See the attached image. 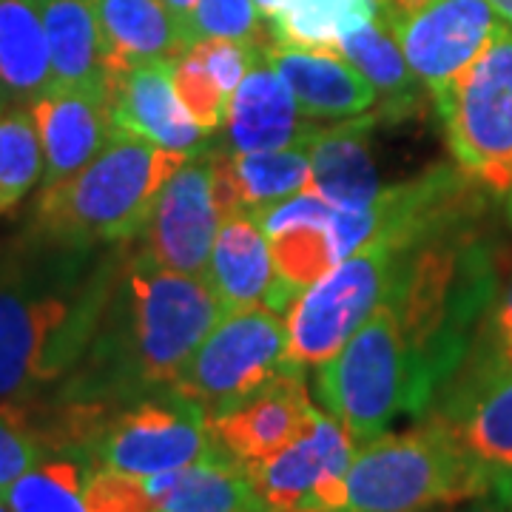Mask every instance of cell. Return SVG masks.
Returning <instances> with one entry per match:
<instances>
[{
    "label": "cell",
    "mask_w": 512,
    "mask_h": 512,
    "mask_svg": "<svg viewBox=\"0 0 512 512\" xmlns=\"http://www.w3.org/2000/svg\"><path fill=\"white\" fill-rule=\"evenodd\" d=\"M356 441L336 416L316 407L308 430L274 458L248 467L254 490L271 512L293 507L348 510L350 461Z\"/></svg>",
    "instance_id": "11"
},
{
    "label": "cell",
    "mask_w": 512,
    "mask_h": 512,
    "mask_svg": "<svg viewBox=\"0 0 512 512\" xmlns=\"http://www.w3.org/2000/svg\"><path fill=\"white\" fill-rule=\"evenodd\" d=\"M194 52L200 55L205 72L214 77V83L228 97L237 92V86L245 80V74L265 57L254 46H245V43H237V40H222V37H208V40L194 43Z\"/></svg>",
    "instance_id": "36"
},
{
    "label": "cell",
    "mask_w": 512,
    "mask_h": 512,
    "mask_svg": "<svg viewBox=\"0 0 512 512\" xmlns=\"http://www.w3.org/2000/svg\"><path fill=\"white\" fill-rule=\"evenodd\" d=\"M379 114L322 128L311 146V185L336 208H365L379 197V171L370 154V128Z\"/></svg>",
    "instance_id": "20"
},
{
    "label": "cell",
    "mask_w": 512,
    "mask_h": 512,
    "mask_svg": "<svg viewBox=\"0 0 512 512\" xmlns=\"http://www.w3.org/2000/svg\"><path fill=\"white\" fill-rule=\"evenodd\" d=\"M376 3H379V18L384 23H393V20L419 12L421 6H427L430 0H376Z\"/></svg>",
    "instance_id": "38"
},
{
    "label": "cell",
    "mask_w": 512,
    "mask_h": 512,
    "mask_svg": "<svg viewBox=\"0 0 512 512\" xmlns=\"http://www.w3.org/2000/svg\"><path fill=\"white\" fill-rule=\"evenodd\" d=\"M285 512H353V510H316V507H293Z\"/></svg>",
    "instance_id": "43"
},
{
    "label": "cell",
    "mask_w": 512,
    "mask_h": 512,
    "mask_svg": "<svg viewBox=\"0 0 512 512\" xmlns=\"http://www.w3.org/2000/svg\"><path fill=\"white\" fill-rule=\"evenodd\" d=\"M160 512H271L254 490L248 467L222 447L185 467Z\"/></svg>",
    "instance_id": "25"
},
{
    "label": "cell",
    "mask_w": 512,
    "mask_h": 512,
    "mask_svg": "<svg viewBox=\"0 0 512 512\" xmlns=\"http://www.w3.org/2000/svg\"><path fill=\"white\" fill-rule=\"evenodd\" d=\"M126 245L72 248L32 231L0 245V404L32 402L83 359Z\"/></svg>",
    "instance_id": "1"
},
{
    "label": "cell",
    "mask_w": 512,
    "mask_h": 512,
    "mask_svg": "<svg viewBox=\"0 0 512 512\" xmlns=\"http://www.w3.org/2000/svg\"><path fill=\"white\" fill-rule=\"evenodd\" d=\"M490 6L495 9V15L504 20L507 26L512 29V0H487Z\"/></svg>",
    "instance_id": "41"
},
{
    "label": "cell",
    "mask_w": 512,
    "mask_h": 512,
    "mask_svg": "<svg viewBox=\"0 0 512 512\" xmlns=\"http://www.w3.org/2000/svg\"><path fill=\"white\" fill-rule=\"evenodd\" d=\"M49 57L52 86L109 89V66L97 20V0H37Z\"/></svg>",
    "instance_id": "23"
},
{
    "label": "cell",
    "mask_w": 512,
    "mask_h": 512,
    "mask_svg": "<svg viewBox=\"0 0 512 512\" xmlns=\"http://www.w3.org/2000/svg\"><path fill=\"white\" fill-rule=\"evenodd\" d=\"M356 72L382 97L379 120H402L410 111H416L421 100V83L413 69L407 66L402 49L396 43L393 32L387 29L382 18L370 20L367 26L350 32L339 52Z\"/></svg>",
    "instance_id": "24"
},
{
    "label": "cell",
    "mask_w": 512,
    "mask_h": 512,
    "mask_svg": "<svg viewBox=\"0 0 512 512\" xmlns=\"http://www.w3.org/2000/svg\"><path fill=\"white\" fill-rule=\"evenodd\" d=\"M49 450L37 436L29 404H0V495L9 484H15L23 473H29L40 461H46Z\"/></svg>",
    "instance_id": "32"
},
{
    "label": "cell",
    "mask_w": 512,
    "mask_h": 512,
    "mask_svg": "<svg viewBox=\"0 0 512 512\" xmlns=\"http://www.w3.org/2000/svg\"><path fill=\"white\" fill-rule=\"evenodd\" d=\"M322 128L316 123H302L299 106L293 100L288 83L262 57L237 92L228 100L225 114V148L231 154L274 151V148L313 143Z\"/></svg>",
    "instance_id": "17"
},
{
    "label": "cell",
    "mask_w": 512,
    "mask_h": 512,
    "mask_svg": "<svg viewBox=\"0 0 512 512\" xmlns=\"http://www.w3.org/2000/svg\"><path fill=\"white\" fill-rule=\"evenodd\" d=\"M202 279L217 293L225 313L254 305L288 313L293 299L299 296L279 279L268 237L245 211H234L220 222Z\"/></svg>",
    "instance_id": "16"
},
{
    "label": "cell",
    "mask_w": 512,
    "mask_h": 512,
    "mask_svg": "<svg viewBox=\"0 0 512 512\" xmlns=\"http://www.w3.org/2000/svg\"><path fill=\"white\" fill-rule=\"evenodd\" d=\"M109 77L148 60H174L188 49L180 18L165 0H97Z\"/></svg>",
    "instance_id": "21"
},
{
    "label": "cell",
    "mask_w": 512,
    "mask_h": 512,
    "mask_svg": "<svg viewBox=\"0 0 512 512\" xmlns=\"http://www.w3.org/2000/svg\"><path fill=\"white\" fill-rule=\"evenodd\" d=\"M265 60L288 83L299 114L308 120H350L379 103L376 89L336 52H313L274 43Z\"/></svg>",
    "instance_id": "18"
},
{
    "label": "cell",
    "mask_w": 512,
    "mask_h": 512,
    "mask_svg": "<svg viewBox=\"0 0 512 512\" xmlns=\"http://www.w3.org/2000/svg\"><path fill=\"white\" fill-rule=\"evenodd\" d=\"M225 217L228 202L217 174V154L214 148L197 151L160 188L137 251L157 265L202 279Z\"/></svg>",
    "instance_id": "10"
},
{
    "label": "cell",
    "mask_w": 512,
    "mask_h": 512,
    "mask_svg": "<svg viewBox=\"0 0 512 512\" xmlns=\"http://www.w3.org/2000/svg\"><path fill=\"white\" fill-rule=\"evenodd\" d=\"M89 473L92 467L77 458H49L9 484L3 498L12 512H86Z\"/></svg>",
    "instance_id": "28"
},
{
    "label": "cell",
    "mask_w": 512,
    "mask_h": 512,
    "mask_svg": "<svg viewBox=\"0 0 512 512\" xmlns=\"http://www.w3.org/2000/svg\"><path fill=\"white\" fill-rule=\"evenodd\" d=\"M86 512H160L163 498L148 476L94 467L83 490Z\"/></svg>",
    "instance_id": "33"
},
{
    "label": "cell",
    "mask_w": 512,
    "mask_h": 512,
    "mask_svg": "<svg viewBox=\"0 0 512 512\" xmlns=\"http://www.w3.org/2000/svg\"><path fill=\"white\" fill-rule=\"evenodd\" d=\"M504 26L487 0H430L387 23L407 66L430 94L447 89Z\"/></svg>",
    "instance_id": "12"
},
{
    "label": "cell",
    "mask_w": 512,
    "mask_h": 512,
    "mask_svg": "<svg viewBox=\"0 0 512 512\" xmlns=\"http://www.w3.org/2000/svg\"><path fill=\"white\" fill-rule=\"evenodd\" d=\"M291 365L288 325L265 305L228 311L180 367L174 390L205 407L208 419L248 402Z\"/></svg>",
    "instance_id": "8"
},
{
    "label": "cell",
    "mask_w": 512,
    "mask_h": 512,
    "mask_svg": "<svg viewBox=\"0 0 512 512\" xmlns=\"http://www.w3.org/2000/svg\"><path fill=\"white\" fill-rule=\"evenodd\" d=\"M268 245H271L276 274L296 293L311 288L319 276H325L336 265L328 228H313V225L293 228L268 239Z\"/></svg>",
    "instance_id": "31"
},
{
    "label": "cell",
    "mask_w": 512,
    "mask_h": 512,
    "mask_svg": "<svg viewBox=\"0 0 512 512\" xmlns=\"http://www.w3.org/2000/svg\"><path fill=\"white\" fill-rule=\"evenodd\" d=\"M183 32L188 46L208 37H222L254 46L262 55L276 43L271 20L259 15L254 0H200L183 20Z\"/></svg>",
    "instance_id": "30"
},
{
    "label": "cell",
    "mask_w": 512,
    "mask_h": 512,
    "mask_svg": "<svg viewBox=\"0 0 512 512\" xmlns=\"http://www.w3.org/2000/svg\"><path fill=\"white\" fill-rule=\"evenodd\" d=\"M171 69L174 60H148L111 74V120L117 131L143 137L154 146L197 154L208 131L197 126L180 103Z\"/></svg>",
    "instance_id": "15"
},
{
    "label": "cell",
    "mask_w": 512,
    "mask_h": 512,
    "mask_svg": "<svg viewBox=\"0 0 512 512\" xmlns=\"http://www.w3.org/2000/svg\"><path fill=\"white\" fill-rule=\"evenodd\" d=\"M29 111L43 148V185L60 183L92 163L117 131L109 89L100 86H49Z\"/></svg>",
    "instance_id": "14"
},
{
    "label": "cell",
    "mask_w": 512,
    "mask_h": 512,
    "mask_svg": "<svg viewBox=\"0 0 512 512\" xmlns=\"http://www.w3.org/2000/svg\"><path fill=\"white\" fill-rule=\"evenodd\" d=\"M174 89L177 97L191 114V120L202 126L205 131H214L228 114V94L222 92L214 83V77L205 72L200 55L194 52V46H188L183 55L174 57Z\"/></svg>",
    "instance_id": "34"
},
{
    "label": "cell",
    "mask_w": 512,
    "mask_h": 512,
    "mask_svg": "<svg viewBox=\"0 0 512 512\" xmlns=\"http://www.w3.org/2000/svg\"><path fill=\"white\" fill-rule=\"evenodd\" d=\"M501 467H493L458 439L439 413L413 430L362 444L350 461L348 510L430 512L490 495Z\"/></svg>",
    "instance_id": "4"
},
{
    "label": "cell",
    "mask_w": 512,
    "mask_h": 512,
    "mask_svg": "<svg viewBox=\"0 0 512 512\" xmlns=\"http://www.w3.org/2000/svg\"><path fill=\"white\" fill-rule=\"evenodd\" d=\"M333 211H336V205H330L313 185H308V188L296 191L288 200L274 202V205L256 211L254 220L262 228V234L271 239L276 234L293 231V228H305V225L328 228Z\"/></svg>",
    "instance_id": "35"
},
{
    "label": "cell",
    "mask_w": 512,
    "mask_h": 512,
    "mask_svg": "<svg viewBox=\"0 0 512 512\" xmlns=\"http://www.w3.org/2000/svg\"><path fill=\"white\" fill-rule=\"evenodd\" d=\"M197 3H200V0H165V6L180 18V23L194 12V6H197Z\"/></svg>",
    "instance_id": "40"
},
{
    "label": "cell",
    "mask_w": 512,
    "mask_h": 512,
    "mask_svg": "<svg viewBox=\"0 0 512 512\" xmlns=\"http://www.w3.org/2000/svg\"><path fill=\"white\" fill-rule=\"evenodd\" d=\"M217 447L205 407L171 387L111 416L94 441L92 470L111 467L131 476H154L191 467Z\"/></svg>",
    "instance_id": "9"
},
{
    "label": "cell",
    "mask_w": 512,
    "mask_h": 512,
    "mask_svg": "<svg viewBox=\"0 0 512 512\" xmlns=\"http://www.w3.org/2000/svg\"><path fill=\"white\" fill-rule=\"evenodd\" d=\"M311 146L274 148V151H251L231 154V183L237 191L239 211L251 214L293 197L296 191L311 185Z\"/></svg>",
    "instance_id": "27"
},
{
    "label": "cell",
    "mask_w": 512,
    "mask_h": 512,
    "mask_svg": "<svg viewBox=\"0 0 512 512\" xmlns=\"http://www.w3.org/2000/svg\"><path fill=\"white\" fill-rule=\"evenodd\" d=\"M52 83L40 3L0 0V111L29 106Z\"/></svg>",
    "instance_id": "22"
},
{
    "label": "cell",
    "mask_w": 512,
    "mask_h": 512,
    "mask_svg": "<svg viewBox=\"0 0 512 512\" xmlns=\"http://www.w3.org/2000/svg\"><path fill=\"white\" fill-rule=\"evenodd\" d=\"M379 18L376 0H282L271 20L276 43L313 52H339V43Z\"/></svg>",
    "instance_id": "26"
},
{
    "label": "cell",
    "mask_w": 512,
    "mask_h": 512,
    "mask_svg": "<svg viewBox=\"0 0 512 512\" xmlns=\"http://www.w3.org/2000/svg\"><path fill=\"white\" fill-rule=\"evenodd\" d=\"M439 416L481 461L512 470V362L501 350L450 393Z\"/></svg>",
    "instance_id": "19"
},
{
    "label": "cell",
    "mask_w": 512,
    "mask_h": 512,
    "mask_svg": "<svg viewBox=\"0 0 512 512\" xmlns=\"http://www.w3.org/2000/svg\"><path fill=\"white\" fill-rule=\"evenodd\" d=\"M436 97L456 165L493 191L512 188V29L504 23L484 52Z\"/></svg>",
    "instance_id": "6"
},
{
    "label": "cell",
    "mask_w": 512,
    "mask_h": 512,
    "mask_svg": "<svg viewBox=\"0 0 512 512\" xmlns=\"http://www.w3.org/2000/svg\"><path fill=\"white\" fill-rule=\"evenodd\" d=\"M439 384L407 345L399 313L382 302L316 373V396L348 427L356 447L379 439L399 416H424Z\"/></svg>",
    "instance_id": "5"
},
{
    "label": "cell",
    "mask_w": 512,
    "mask_h": 512,
    "mask_svg": "<svg viewBox=\"0 0 512 512\" xmlns=\"http://www.w3.org/2000/svg\"><path fill=\"white\" fill-rule=\"evenodd\" d=\"M43 177V148L29 106L0 111V214L15 208Z\"/></svg>",
    "instance_id": "29"
},
{
    "label": "cell",
    "mask_w": 512,
    "mask_h": 512,
    "mask_svg": "<svg viewBox=\"0 0 512 512\" xmlns=\"http://www.w3.org/2000/svg\"><path fill=\"white\" fill-rule=\"evenodd\" d=\"M313 413L316 404L308 393L305 367L291 362L248 402L208 419V424L214 441L228 456L245 467H256L299 439L308 430Z\"/></svg>",
    "instance_id": "13"
},
{
    "label": "cell",
    "mask_w": 512,
    "mask_h": 512,
    "mask_svg": "<svg viewBox=\"0 0 512 512\" xmlns=\"http://www.w3.org/2000/svg\"><path fill=\"white\" fill-rule=\"evenodd\" d=\"M222 316L225 308L205 279L126 251L92 345L52 399L126 407L171 390L185 359Z\"/></svg>",
    "instance_id": "2"
},
{
    "label": "cell",
    "mask_w": 512,
    "mask_h": 512,
    "mask_svg": "<svg viewBox=\"0 0 512 512\" xmlns=\"http://www.w3.org/2000/svg\"><path fill=\"white\" fill-rule=\"evenodd\" d=\"M404 256L390 239L373 237L299 293L285 319L288 359L302 367L333 359L367 316L387 302Z\"/></svg>",
    "instance_id": "7"
},
{
    "label": "cell",
    "mask_w": 512,
    "mask_h": 512,
    "mask_svg": "<svg viewBox=\"0 0 512 512\" xmlns=\"http://www.w3.org/2000/svg\"><path fill=\"white\" fill-rule=\"evenodd\" d=\"M456 512H512V507L495 498V501H478V504H470V507H464V510Z\"/></svg>",
    "instance_id": "39"
},
{
    "label": "cell",
    "mask_w": 512,
    "mask_h": 512,
    "mask_svg": "<svg viewBox=\"0 0 512 512\" xmlns=\"http://www.w3.org/2000/svg\"><path fill=\"white\" fill-rule=\"evenodd\" d=\"M0 512H12V510H9V504H6V498H3V495H0Z\"/></svg>",
    "instance_id": "44"
},
{
    "label": "cell",
    "mask_w": 512,
    "mask_h": 512,
    "mask_svg": "<svg viewBox=\"0 0 512 512\" xmlns=\"http://www.w3.org/2000/svg\"><path fill=\"white\" fill-rule=\"evenodd\" d=\"M256 9H259V15L265 20H274V15L282 9V0H254Z\"/></svg>",
    "instance_id": "42"
},
{
    "label": "cell",
    "mask_w": 512,
    "mask_h": 512,
    "mask_svg": "<svg viewBox=\"0 0 512 512\" xmlns=\"http://www.w3.org/2000/svg\"><path fill=\"white\" fill-rule=\"evenodd\" d=\"M185 160L183 151L114 131L92 163L43 185L29 231L72 248L126 245L143 234L160 188Z\"/></svg>",
    "instance_id": "3"
},
{
    "label": "cell",
    "mask_w": 512,
    "mask_h": 512,
    "mask_svg": "<svg viewBox=\"0 0 512 512\" xmlns=\"http://www.w3.org/2000/svg\"><path fill=\"white\" fill-rule=\"evenodd\" d=\"M495 336H498V350L504 353V359L512 362V279L504 288L501 299L495 302Z\"/></svg>",
    "instance_id": "37"
}]
</instances>
